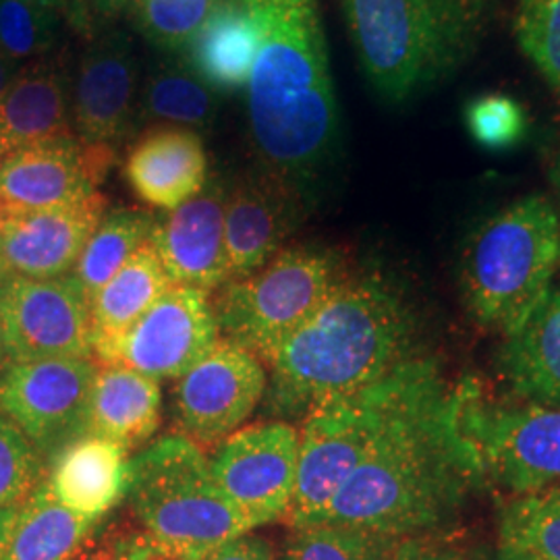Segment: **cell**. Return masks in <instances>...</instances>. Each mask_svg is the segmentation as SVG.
<instances>
[{
	"label": "cell",
	"mask_w": 560,
	"mask_h": 560,
	"mask_svg": "<svg viewBox=\"0 0 560 560\" xmlns=\"http://www.w3.org/2000/svg\"><path fill=\"white\" fill-rule=\"evenodd\" d=\"M0 330L7 361L92 358V310L73 275L0 277Z\"/></svg>",
	"instance_id": "obj_12"
},
{
	"label": "cell",
	"mask_w": 560,
	"mask_h": 560,
	"mask_svg": "<svg viewBox=\"0 0 560 560\" xmlns=\"http://www.w3.org/2000/svg\"><path fill=\"white\" fill-rule=\"evenodd\" d=\"M492 560H540L536 559L534 555H529V552H525V550H521V548H515V546H509V544H501L499 541V548H497V552H494V559Z\"/></svg>",
	"instance_id": "obj_45"
},
{
	"label": "cell",
	"mask_w": 560,
	"mask_h": 560,
	"mask_svg": "<svg viewBox=\"0 0 560 560\" xmlns=\"http://www.w3.org/2000/svg\"><path fill=\"white\" fill-rule=\"evenodd\" d=\"M7 365V353H4V342H2V330H0V372Z\"/></svg>",
	"instance_id": "obj_48"
},
{
	"label": "cell",
	"mask_w": 560,
	"mask_h": 560,
	"mask_svg": "<svg viewBox=\"0 0 560 560\" xmlns=\"http://www.w3.org/2000/svg\"><path fill=\"white\" fill-rule=\"evenodd\" d=\"M101 194L90 200L20 214H2V277L57 279L71 275L104 217Z\"/></svg>",
	"instance_id": "obj_17"
},
{
	"label": "cell",
	"mask_w": 560,
	"mask_h": 560,
	"mask_svg": "<svg viewBox=\"0 0 560 560\" xmlns=\"http://www.w3.org/2000/svg\"><path fill=\"white\" fill-rule=\"evenodd\" d=\"M499 363L521 400L560 409V284L504 339Z\"/></svg>",
	"instance_id": "obj_23"
},
{
	"label": "cell",
	"mask_w": 560,
	"mask_h": 560,
	"mask_svg": "<svg viewBox=\"0 0 560 560\" xmlns=\"http://www.w3.org/2000/svg\"><path fill=\"white\" fill-rule=\"evenodd\" d=\"M305 214L303 203L260 168L229 187L224 247L231 280L245 279L272 260Z\"/></svg>",
	"instance_id": "obj_19"
},
{
	"label": "cell",
	"mask_w": 560,
	"mask_h": 560,
	"mask_svg": "<svg viewBox=\"0 0 560 560\" xmlns=\"http://www.w3.org/2000/svg\"><path fill=\"white\" fill-rule=\"evenodd\" d=\"M136 0H90V25L92 36L106 27L117 25L122 13H127L133 7ZM90 36V38H92Z\"/></svg>",
	"instance_id": "obj_40"
},
{
	"label": "cell",
	"mask_w": 560,
	"mask_h": 560,
	"mask_svg": "<svg viewBox=\"0 0 560 560\" xmlns=\"http://www.w3.org/2000/svg\"><path fill=\"white\" fill-rule=\"evenodd\" d=\"M127 501L143 534L187 559L258 527L219 488L200 446L180 434L131 457Z\"/></svg>",
	"instance_id": "obj_7"
},
{
	"label": "cell",
	"mask_w": 560,
	"mask_h": 560,
	"mask_svg": "<svg viewBox=\"0 0 560 560\" xmlns=\"http://www.w3.org/2000/svg\"><path fill=\"white\" fill-rule=\"evenodd\" d=\"M46 478V460L0 413V506H18Z\"/></svg>",
	"instance_id": "obj_36"
},
{
	"label": "cell",
	"mask_w": 560,
	"mask_h": 560,
	"mask_svg": "<svg viewBox=\"0 0 560 560\" xmlns=\"http://www.w3.org/2000/svg\"><path fill=\"white\" fill-rule=\"evenodd\" d=\"M65 18L23 0H0V52L15 65L52 55Z\"/></svg>",
	"instance_id": "obj_33"
},
{
	"label": "cell",
	"mask_w": 560,
	"mask_h": 560,
	"mask_svg": "<svg viewBox=\"0 0 560 560\" xmlns=\"http://www.w3.org/2000/svg\"><path fill=\"white\" fill-rule=\"evenodd\" d=\"M75 560H141V532L104 536L88 544Z\"/></svg>",
	"instance_id": "obj_38"
},
{
	"label": "cell",
	"mask_w": 560,
	"mask_h": 560,
	"mask_svg": "<svg viewBox=\"0 0 560 560\" xmlns=\"http://www.w3.org/2000/svg\"><path fill=\"white\" fill-rule=\"evenodd\" d=\"M20 65H15L13 60L7 59L0 52V96L4 94V90L11 85V81L15 80V75L20 73Z\"/></svg>",
	"instance_id": "obj_44"
},
{
	"label": "cell",
	"mask_w": 560,
	"mask_h": 560,
	"mask_svg": "<svg viewBox=\"0 0 560 560\" xmlns=\"http://www.w3.org/2000/svg\"><path fill=\"white\" fill-rule=\"evenodd\" d=\"M219 0H136V32L164 57H180Z\"/></svg>",
	"instance_id": "obj_32"
},
{
	"label": "cell",
	"mask_w": 560,
	"mask_h": 560,
	"mask_svg": "<svg viewBox=\"0 0 560 560\" xmlns=\"http://www.w3.org/2000/svg\"><path fill=\"white\" fill-rule=\"evenodd\" d=\"M463 120L467 133L483 150L504 152L525 140L529 117L520 101L506 94H481L467 102Z\"/></svg>",
	"instance_id": "obj_35"
},
{
	"label": "cell",
	"mask_w": 560,
	"mask_h": 560,
	"mask_svg": "<svg viewBox=\"0 0 560 560\" xmlns=\"http://www.w3.org/2000/svg\"><path fill=\"white\" fill-rule=\"evenodd\" d=\"M0 229H2V214H0ZM0 277H2V258H0Z\"/></svg>",
	"instance_id": "obj_49"
},
{
	"label": "cell",
	"mask_w": 560,
	"mask_h": 560,
	"mask_svg": "<svg viewBox=\"0 0 560 560\" xmlns=\"http://www.w3.org/2000/svg\"><path fill=\"white\" fill-rule=\"evenodd\" d=\"M171 287L173 284L148 241L90 301L94 342L113 339L127 330Z\"/></svg>",
	"instance_id": "obj_27"
},
{
	"label": "cell",
	"mask_w": 560,
	"mask_h": 560,
	"mask_svg": "<svg viewBox=\"0 0 560 560\" xmlns=\"http://www.w3.org/2000/svg\"><path fill=\"white\" fill-rule=\"evenodd\" d=\"M21 504L18 506H0V560H2V552H4V544L9 538V532H11V525L18 517V511H20Z\"/></svg>",
	"instance_id": "obj_43"
},
{
	"label": "cell",
	"mask_w": 560,
	"mask_h": 560,
	"mask_svg": "<svg viewBox=\"0 0 560 560\" xmlns=\"http://www.w3.org/2000/svg\"><path fill=\"white\" fill-rule=\"evenodd\" d=\"M260 34L247 81L260 171L305 210L320 201L342 148L340 110L318 0H243Z\"/></svg>",
	"instance_id": "obj_1"
},
{
	"label": "cell",
	"mask_w": 560,
	"mask_h": 560,
	"mask_svg": "<svg viewBox=\"0 0 560 560\" xmlns=\"http://www.w3.org/2000/svg\"><path fill=\"white\" fill-rule=\"evenodd\" d=\"M200 560H279V555L264 538L247 532V534H241L237 538L217 546L214 550L203 555Z\"/></svg>",
	"instance_id": "obj_39"
},
{
	"label": "cell",
	"mask_w": 560,
	"mask_h": 560,
	"mask_svg": "<svg viewBox=\"0 0 560 560\" xmlns=\"http://www.w3.org/2000/svg\"><path fill=\"white\" fill-rule=\"evenodd\" d=\"M221 340L208 291L173 284L127 330L94 342L92 358L101 365H122L154 381H179Z\"/></svg>",
	"instance_id": "obj_11"
},
{
	"label": "cell",
	"mask_w": 560,
	"mask_h": 560,
	"mask_svg": "<svg viewBox=\"0 0 560 560\" xmlns=\"http://www.w3.org/2000/svg\"><path fill=\"white\" fill-rule=\"evenodd\" d=\"M101 521L62 506L44 478L21 502L2 560H75L94 538Z\"/></svg>",
	"instance_id": "obj_26"
},
{
	"label": "cell",
	"mask_w": 560,
	"mask_h": 560,
	"mask_svg": "<svg viewBox=\"0 0 560 560\" xmlns=\"http://www.w3.org/2000/svg\"><path fill=\"white\" fill-rule=\"evenodd\" d=\"M161 409V382L122 365L98 363L88 434L133 451L159 430Z\"/></svg>",
	"instance_id": "obj_25"
},
{
	"label": "cell",
	"mask_w": 560,
	"mask_h": 560,
	"mask_svg": "<svg viewBox=\"0 0 560 560\" xmlns=\"http://www.w3.org/2000/svg\"><path fill=\"white\" fill-rule=\"evenodd\" d=\"M23 2H30V4H36V7H44V9H50V11H57L62 18L67 15V2L69 0H23Z\"/></svg>",
	"instance_id": "obj_47"
},
{
	"label": "cell",
	"mask_w": 560,
	"mask_h": 560,
	"mask_svg": "<svg viewBox=\"0 0 560 560\" xmlns=\"http://www.w3.org/2000/svg\"><path fill=\"white\" fill-rule=\"evenodd\" d=\"M110 162V150L85 145L73 133L20 148L0 159V212H36L90 200Z\"/></svg>",
	"instance_id": "obj_16"
},
{
	"label": "cell",
	"mask_w": 560,
	"mask_h": 560,
	"mask_svg": "<svg viewBox=\"0 0 560 560\" xmlns=\"http://www.w3.org/2000/svg\"><path fill=\"white\" fill-rule=\"evenodd\" d=\"M94 358L7 361L0 372V413L46 465L71 442L88 436Z\"/></svg>",
	"instance_id": "obj_10"
},
{
	"label": "cell",
	"mask_w": 560,
	"mask_h": 560,
	"mask_svg": "<svg viewBox=\"0 0 560 560\" xmlns=\"http://www.w3.org/2000/svg\"><path fill=\"white\" fill-rule=\"evenodd\" d=\"M71 78L55 55L23 65L0 96V159L71 133Z\"/></svg>",
	"instance_id": "obj_21"
},
{
	"label": "cell",
	"mask_w": 560,
	"mask_h": 560,
	"mask_svg": "<svg viewBox=\"0 0 560 560\" xmlns=\"http://www.w3.org/2000/svg\"><path fill=\"white\" fill-rule=\"evenodd\" d=\"M347 275L335 252L307 245L280 249L254 275L226 282L212 301L222 339L268 365Z\"/></svg>",
	"instance_id": "obj_8"
},
{
	"label": "cell",
	"mask_w": 560,
	"mask_h": 560,
	"mask_svg": "<svg viewBox=\"0 0 560 560\" xmlns=\"http://www.w3.org/2000/svg\"><path fill=\"white\" fill-rule=\"evenodd\" d=\"M390 560H474L471 555L451 538L439 534H421L400 538Z\"/></svg>",
	"instance_id": "obj_37"
},
{
	"label": "cell",
	"mask_w": 560,
	"mask_h": 560,
	"mask_svg": "<svg viewBox=\"0 0 560 560\" xmlns=\"http://www.w3.org/2000/svg\"><path fill=\"white\" fill-rule=\"evenodd\" d=\"M156 217L141 208H117L104 212L80 260L71 270L88 300L101 291L120 268L150 241Z\"/></svg>",
	"instance_id": "obj_29"
},
{
	"label": "cell",
	"mask_w": 560,
	"mask_h": 560,
	"mask_svg": "<svg viewBox=\"0 0 560 560\" xmlns=\"http://www.w3.org/2000/svg\"><path fill=\"white\" fill-rule=\"evenodd\" d=\"M465 386L467 378L451 384L395 421L305 525H347L393 538L444 532L488 486L460 428Z\"/></svg>",
	"instance_id": "obj_2"
},
{
	"label": "cell",
	"mask_w": 560,
	"mask_h": 560,
	"mask_svg": "<svg viewBox=\"0 0 560 560\" xmlns=\"http://www.w3.org/2000/svg\"><path fill=\"white\" fill-rule=\"evenodd\" d=\"M268 370L254 353L222 339L177 384L180 436L214 448L235 434L266 397Z\"/></svg>",
	"instance_id": "obj_15"
},
{
	"label": "cell",
	"mask_w": 560,
	"mask_h": 560,
	"mask_svg": "<svg viewBox=\"0 0 560 560\" xmlns=\"http://www.w3.org/2000/svg\"><path fill=\"white\" fill-rule=\"evenodd\" d=\"M499 541L540 560H560V486L513 497L504 506Z\"/></svg>",
	"instance_id": "obj_30"
},
{
	"label": "cell",
	"mask_w": 560,
	"mask_h": 560,
	"mask_svg": "<svg viewBox=\"0 0 560 560\" xmlns=\"http://www.w3.org/2000/svg\"><path fill=\"white\" fill-rule=\"evenodd\" d=\"M67 25L80 34L83 38L92 36V25H90V0H69L67 2V15H65Z\"/></svg>",
	"instance_id": "obj_41"
},
{
	"label": "cell",
	"mask_w": 560,
	"mask_h": 560,
	"mask_svg": "<svg viewBox=\"0 0 560 560\" xmlns=\"http://www.w3.org/2000/svg\"><path fill=\"white\" fill-rule=\"evenodd\" d=\"M226 191L221 179L208 180L196 198L156 219L150 245L171 284L210 293L231 280L224 247Z\"/></svg>",
	"instance_id": "obj_18"
},
{
	"label": "cell",
	"mask_w": 560,
	"mask_h": 560,
	"mask_svg": "<svg viewBox=\"0 0 560 560\" xmlns=\"http://www.w3.org/2000/svg\"><path fill=\"white\" fill-rule=\"evenodd\" d=\"M428 355L416 305L382 272L347 275L268 363V409L301 416Z\"/></svg>",
	"instance_id": "obj_3"
},
{
	"label": "cell",
	"mask_w": 560,
	"mask_h": 560,
	"mask_svg": "<svg viewBox=\"0 0 560 560\" xmlns=\"http://www.w3.org/2000/svg\"><path fill=\"white\" fill-rule=\"evenodd\" d=\"M361 73L386 104L455 78L486 38L492 0H339Z\"/></svg>",
	"instance_id": "obj_4"
},
{
	"label": "cell",
	"mask_w": 560,
	"mask_h": 560,
	"mask_svg": "<svg viewBox=\"0 0 560 560\" xmlns=\"http://www.w3.org/2000/svg\"><path fill=\"white\" fill-rule=\"evenodd\" d=\"M300 469V428L284 420L240 428L217 446L212 478L222 492L258 523L287 520Z\"/></svg>",
	"instance_id": "obj_14"
},
{
	"label": "cell",
	"mask_w": 560,
	"mask_h": 560,
	"mask_svg": "<svg viewBox=\"0 0 560 560\" xmlns=\"http://www.w3.org/2000/svg\"><path fill=\"white\" fill-rule=\"evenodd\" d=\"M460 428L478 451L488 483L513 497L560 486V409L490 400L467 378Z\"/></svg>",
	"instance_id": "obj_9"
},
{
	"label": "cell",
	"mask_w": 560,
	"mask_h": 560,
	"mask_svg": "<svg viewBox=\"0 0 560 560\" xmlns=\"http://www.w3.org/2000/svg\"><path fill=\"white\" fill-rule=\"evenodd\" d=\"M400 538L347 525L295 527L279 560H390Z\"/></svg>",
	"instance_id": "obj_31"
},
{
	"label": "cell",
	"mask_w": 560,
	"mask_h": 560,
	"mask_svg": "<svg viewBox=\"0 0 560 560\" xmlns=\"http://www.w3.org/2000/svg\"><path fill=\"white\" fill-rule=\"evenodd\" d=\"M125 175L141 201L175 210L208 183V156L200 136L179 125L152 129L131 148Z\"/></svg>",
	"instance_id": "obj_20"
},
{
	"label": "cell",
	"mask_w": 560,
	"mask_h": 560,
	"mask_svg": "<svg viewBox=\"0 0 560 560\" xmlns=\"http://www.w3.org/2000/svg\"><path fill=\"white\" fill-rule=\"evenodd\" d=\"M221 96L210 90L180 57H164L141 81L140 125L143 120H166L179 127L212 125Z\"/></svg>",
	"instance_id": "obj_28"
},
{
	"label": "cell",
	"mask_w": 560,
	"mask_h": 560,
	"mask_svg": "<svg viewBox=\"0 0 560 560\" xmlns=\"http://www.w3.org/2000/svg\"><path fill=\"white\" fill-rule=\"evenodd\" d=\"M71 129L85 145L115 150L140 127L141 69L129 32L117 25L92 38L69 83Z\"/></svg>",
	"instance_id": "obj_13"
},
{
	"label": "cell",
	"mask_w": 560,
	"mask_h": 560,
	"mask_svg": "<svg viewBox=\"0 0 560 560\" xmlns=\"http://www.w3.org/2000/svg\"><path fill=\"white\" fill-rule=\"evenodd\" d=\"M513 34L525 59L560 96V0H517Z\"/></svg>",
	"instance_id": "obj_34"
},
{
	"label": "cell",
	"mask_w": 560,
	"mask_h": 560,
	"mask_svg": "<svg viewBox=\"0 0 560 560\" xmlns=\"http://www.w3.org/2000/svg\"><path fill=\"white\" fill-rule=\"evenodd\" d=\"M550 183H552L555 194H557V208H559L560 214V148L559 152L555 154V161L550 164Z\"/></svg>",
	"instance_id": "obj_46"
},
{
	"label": "cell",
	"mask_w": 560,
	"mask_h": 560,
	"mask_svg": "<svg viewBox=\"0 0 560 560\" xmlns=\"http://www.w3.org/2000/svg\"><path fill=\"white\" fill-rule=\"evenodd\" d=\"M560 214L544 194H527L481 221L460 249V298L469 316L504 339L555 287Z\"/></svg>",
	"instance_id": "obj_5"
},
{
	"label": "cell",
	"mask_w": 560,
	"mask_h": 560,
	"mask_svg": "<svg viewBox=\"0 0 560 560\" xmlns=\"http://www.w3.org/2000/svg\"><path fill=\"white\" fill-rule=\"evenodd\" d=\"M448 386L441 361L423 355L358 393L312 409L300 428V469L289 525L303 527L318 515L395 421Z\"/></svg>",
	"instance_id": "obj_6"
},
{
	"label": "cell",
	"mask_w": 560,
	"mask_h": 560,
	"mask_svg": "<svg viewBox=\"0 0 560 560\" xmlns=\"http://www.w3.org/2000/svg\"><path fill=\"white\" fill-rule=\"evenodd\" d=\"M260 34L243 0H219L180 59L219 96L247 88Z\"/></svg>",
	"instance_id": "obj_24"
},
{
	"label": "cell",
	"mask_w": 560,
	"mask_h": 560,
	"mask_svg": "<svg viewBox=\"0 0 560 560\" xmlns=\"http://www.w3.org/2000/svg\"><path fill=\"white\" fill-rule=\"evenodd\" d=\"M141 560H194L187 559V557H183V555H177V552H173V550H168V548H164L161 546L159 541L152 540L148 534H143L141 532Z\"/></svg>",
	"instance_id": "obj_42"
},
{
	"label": "cell",
	"mask_w": 560,
	"mask_h": 560,
	"mask_svg": "<svg viewBox=\"0 0 560 560\" xmlns=\"http://www.w3.org/2000/svg\"><path fill=\"white\" fill-rule=\"evenodd\" d=\"M129 460V451L117 442L88 434L50 460L46 483L62 506L102 520L127 499Z\"/></svg>",
	"instance_id": "obj_22"
}]
</instances>
